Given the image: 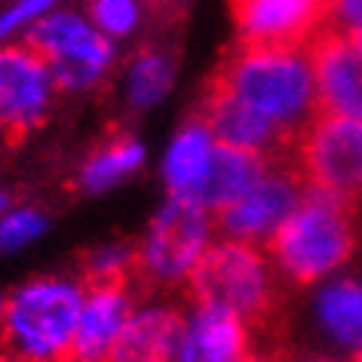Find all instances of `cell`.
Wrapping results in <instances>:
<instances>
[{
    "mask_svg": "<svg viewBox=\"0 0 362 362\" xmlns=\"http://www.w3.org/2000/svg\"><path fill=\"white\" fill-rule=\"evenodd\" d=\"M209 83L295 132H301L320 107L310 62L298 47L237 40Z\"/></svg>",
    "mask_w": 362,
    "mask_h": 362,
    "instance_id": "cell-1",
    "label": "cell"
},
{
    "mask_svg": "<svg viewBox=\"0 0 362 362\" xmlns=\"http://www.w3.org/2000/svg\"><path fill=\"white\" fill-rule=\"evenodd\" d=\"M86 279L40 274L6 292L0 313V350L6 359L59 362L71 359Z\"/></svg>",
    "mask_w": 362,
    "mask_h": 362,
    "instance_id": "cell-2",
    "label": "cell"
},
{
    "mask_svg": "<svg viewBox=\"0 0 362 362\" xmlns=\"http://www.w3.org/2000/svg\"><path fill=\"white\" fill-rule=\"evenodd\" d=\"M353 200L356 197L325 191L304 181L301 206L264 240L267 252L292 283L310 286L350 258Z\"/></svg>",
    "mask_w": 362,
    "mask_h": 362,
    "instance_id": "cell-3",
    "label": "cell"
},
{
    "mask_svg": "<svg viewBox=\"0 0 362 362\" xmlns=\"http://www.w3.org/2000/svg\"><path fill=\"white\" fill-rule=\"evenodd\" d=\"M215 240V215L200 200L169 197L135 243V276L148 288H178Z\"/></svg>",
    "mask_w": 362,
    "mask_h": 362,
    "instance_id": "cell-4",
    "label": "cell"
},
{
    "mask_svg": "<svg viewBox=\"0 0 362 362\" xmlns=\"http://www.w3.org/2000/svg\"><path fill=\"white\" fill-rule=\"evenodd\" d=\"M187 292L200 304H218L240 313L252 329H267L276 313L264 258L249 240H212L200 264L187 279Z\"/></svg>",
    "mask_w": 362,
    "mask_h": 362,
    "instance_id": "cell-5",
    "label": "cell"
},
{
    "mask_svg": "<svg viewBox=\"0 0 362 362\" xmlns=\"http://www.w3.org/2000/svg\"><path fill=\"white\" fill-rule=\"evenodd\" d=\"M28 43L49 62L62 93L74 95L95 93L120 62L117 43L95 28L83 6H71L65 0L37 22Z\"/></svg>",
    "mask_w": 362,
    "mask_h": 362,
    "instance_id": "cell-6",
    "label": "cell"
},
{
    "mask_svg": "<svg viewBox=\"0 0 362 362\" xmlns=\"http://www.w3.org/2000/svg\"><path fill=\"white\" fill-rule=\"evenodd\" d=\"M295 157L307 185L356 197L362 187V117L316 107L298 132Z\"/></svg>",
    "mask_w": 362,
    "mask_h": 362,
    "instance_id": "cell-7",
    "label": "cell"
},
{
    "mask_svg": "<svg viewBox=\"0 0 362 362\" xmlns=\"http://www.w3.org/2000/svg\"><path fill=\"white\" fill-rule=\"evenodd\" d=\"M59 95L49 62L28 40L0 43V111L13 135L40 129L56 111Z\"/></svg>",
    "mask_w": 362,
    "mask_h": 362,
    "instance_id": "cell-8",
    "label": "cell"
},
{
    "mask_svg": "<svg viewBox=\"0 0 362 362\" xmlns=\"http://www.w3.org/2000/svg\"><path fill=\"white\" fill-rule=\"evenodd\" d=\"M304 200L301 169H270L258 185H252L237 200L215 209V230L233 240L261 243L283 224Z\"/></svg>",
    "mask_w": 362,
    "mask_h": 362,
    "instance_id": "cell-9",
    "label": "cell"
},
{
    "mask_svg": "<svg viewBox=\"0 0 362 362\" xmlns=\"http://www.w3.org/2000/svg\"><path fill=\"white\" fill-rule=\"evenodd\" d=\"M307 62L322 111L362 117V49L344 28L325 25L307 43Z\"/></svg>",
    "mask_w": 362,
    "mask_h": 362,
    "instance_id": "cell-10",
    "label": "cell"
},
{
    "mask_svg": "<svg viewBox=\"0 0 362 362\" xmlns=\"http://www.w3.org/2000/svg\"><path fill=\"white\" fill-rule=\"evenodd\" d=\"M230 16L240 40L307 49L329 25V0H230Z\"/></svg>",
    "mask_w": 362,
    "mask_h": 362,
    "instance_id": "cell-11",
    "label": "cell"
},
{
    "mask_svg": "<svg viewBox=\"0 0 362 362\" xmlns=\"http://www.w3.org/2000/svg\"><path fill=\"white\" fill-rule=\"evenodd\" d=\"M200 117L218 141L249 148V151H261L274 160H283L288 151H295V141H298L295 129L270 120L267 114L255 111L252 105L240 102L237 95L224 93V89L212 86V83L206 89Z\"/></svg>",
    "mask_w": 362,
    "mask_h": 362,
    "instance_id": "cell-12",
    "label": "cell"
},
{
    "mask_svg": "<svg viewBox=\"0 0 362 362\" xmlns=\"http://www.w3.org/2000/svg\"><path fill=\"white\" fill-rule=\"evenodd\" d=\"M135 304L139 301H135L129 279H123V283H86L71 359L77 362L114 359L117 344L123 338Z\"/></svg>",
    "mask_w": 362,
    "mask_h": 362,
    "instance_id": "cell-13",
    "label": "cell"
},
{
    "mask_svg": "<svg viewBox=\"0 0 362 362\" xmlns=\"http://www.w3.org/2000/svg\"><path fill=\"white\" fill-rule=\"evenodd\" d=\"M252 325L240 313L218 304L194 301L185 313V332L178 344V359L187 362H237L252 359Z\"/></svg>",
    "mask_w": 362,
    "mask_h": 362,
    "instance_id": "cell-14",
    "label": "cell"
},
{
    "mask_svg": "<svg viewBox=\"0 0 362 362\" xmlns=\"http://www.w3.org/2000/svg\"><path fill=\"white\" fill-rule=\"evenodd\" d=\"M185 332V313L166 304H135L126 332L117 344L114 359L120 362H163L178 359Z\"/></svg>",
    "mask_w": 362,
    "mask_h": 362,
    "instance_id": "cell-15",
    "label": "cell"
},
{
    "mask_svg": "<svg viewBox=\"0 0 362 362\" xmlns=\"http://www.w3.org/2000/svg\"><path fill=\"white\" fill-rule=\"evenodd\" d=\"M212 151H215V135L200 114L181 123L178 132L169 139L166 153H163V163H160L166 194L191 197L194 200L206 178V169L212 163Z\"/></svg>",
    "mask_w": 362,
    "mask_h": 362,
    "instance_id": "cell-16",
    "label": "cell"
},
{
    "mask_svg": "<svg viewBox=\"0 0 362 362\" xmlns=\"http://www.w3.org/2000/svg\"><path fill=\"white\" fill-rule=\"evenodd\" d=\"M274 157L261 151H249V148H237V144H224L215 139V151H212V163L206 169V178L197 191L194 200H200L206 209H221L230 200H237L240 194H246L252 185H258L261 178L274 169Z\"/></svg>",
    "mask_w": 362,
    "mask_h": 362,
    "instance_id": "cell-17",
    "label": "cell"
},
{
    "mask_svg": "<svg viewBox=\"0 0 362 362\" xmlns=\"http://www.w3.org/2000/svg\"><path fill=\"white\" fill-rule=\"evenodd\" d=\"M144 160H148V148L135 135H114V139L95 144L77 166V191L86 197H102L132 175H139Z\"/></svg>",
    "mask_w": 362,
    "mask_h": 362,
    "instance_id": "cell-18",
    "label": "cell"
},
{
    "mask_svg": "<svg viewBox=\"0 0 362 362\" xmlns=\"http://www.w3.org/2000/svg\"><path fill=\"white\" fill-rule=\"evenodd\" d=\"M175 86V56L163 47H141L120 71V98L129 111L157 107Z\"/></svg>",
    "mask_w": 362,
    "mask_h": 362,
    "instance_id": "cell-19",
    "label": "cell"
},
{
    "mask_svg": "<svg viewBox=\"0 0 362 362\" xmlns=\"http://www.w3.org/2000/svg\"><path fill=\"white\" fill-rule=\"evenodd\" d=\"M320 313L334 338L362 347V286L338 283L329 288L320 301Z\"/></svg>",
    "mask_w": 362,
    "mask_h": 362,
    "instance_id": "cell-20",
    "label": "cell"
},
{
    "mask_svg": "<svg viewBox=\"0 0 362 362\" xmlns=\"http://www.w3.org/2000/svg\"><path fill=\"white\" fill-rule=\"evenodd\" d=\"M83 10L95 28L114 43L132 40L148 19L144 0H83Z\"/></svg>",
    "mask_w": 362,
    "mask_h": 362,
    "instance_id": "cell-21",
    "label": "cell"
},
{
    "mask_svg": "<svg viewBox=\"0 0 362 362\" xmlns=\"http://www.w3.org/2000/svg\"><path fill=\"white\" fill-rule=\"evenodd\" d=\"M49 230V215L37 206H10L0 215V255H19Z\"/></svg>",
    "mask_w": 362,
    "mask_h": 362,
    "instance_id": "cell-22",
    "label": "cell"
},
{
    "mask_svg": "<svg viewBox=\"0 0 362 362\" xmlns=\"http://www.w3.org/2000/svg\"><path fill=\"white\" fill-rule=\"evenodd\" d=\"M135 276V243L111 240L98 243L83 258V279L86 283H123Z\"/></svg>",
    "mask_w": 362,
    "mask_h": 362,
    "instance_id": "cell-23",
    "label": "cell"
},
{
    "mask_svg": "<svg viewBox=\"0 0 362 362\" xmlns=\"http://www.w3.org/2000/svg\"><path fill=\"white\" fill-rule=\"evenodd\" d=\"M62 0H6L0 6V43L28 40L37 22L49 10H56Z\"/></svg>",
    "mask_w": 362,
    "mask_h": 362,
    "instance_id": "cell-24",
    "label": "cell"
},
{
    "mask_svg": "<svg viewBox=\"0 0 362 362\" xmlns=\"http://www.w3.org/2000/svg\"><path fill=\"white\" fill-rule=\"evenodd\" d=\"M329 25H362V0H329Z\"/></svg>",
    "mask_w": 362,
    "mask_h": 362,
    "instance_id": "cell-25",
    "label": "cell"
},
{
    "mask_svg": "<svg viewBox=\"0 0 362 362\" xmlns=\"http://www.w3.org/2000/svg\"><path fill=\"white\" fill-rule=\"evenodd\" d=\"M347 37L362 49V25H350V28H347Z\"/></svg>",
    "mask_w": 362,
    "mask_h": 362,
    "instance_id": "cell-26",
    "label": "cell"
},
{
    "mask_svg": "<svg viewBox=\"0 0 362 362\" xmlns=\"http://www.w3.org/2000/svg\"><path fill=\"white\" fill-rule=\"evenodd\" d=\"M10 206H13V203H10V194H6V191H0V215H4L6 209H10Z\"/></svg>",
    "mask_w": 362,
    "mask_h": 362,
    "instance_id": "cell-27",
    "label": "cell"
},
{
    "mask_svg": "<svg viewBox=\"0 0 362 362\" xmlns=\"http://www.w3.org/2000/svg\"><path fill=\"white\" fill-rule=\"evenodd\" d=\"M10 135V126H6V117H4V111H0V141Z\"/></svg>",
    "mask_w": 362,
    "mask_h": 362,
    "instance_id": "cell-28",
    "label": "cell"
},
{
    "mask_svg": "<svg viewBox=\"0 0 362 362\" xmlns=\"http://www.w3.org/2000/svg\"><path fill=\"white\" fill-rule=\"evenodd\" d=\"M4 307H6V292H0V313H4Z\"/></svg>",
    "mask_w": 362,
    "mask_h": 362,
    "instance_id": "cell-29",
    "label": "cell"
},
{
    "mask_svg": "<svg viewBox=\"0 0 362 362\" xmlns=\"http://www.w3.org/2000/svg\"><path fill=\"white\" fill-rule=\"evenodd\" d=\"M356 359H362V347H356Z\"/></svg>",
    "mask_w": 362,
    "mask_h": 362,
    "instance_id": "cell-30",
    "label": "cell"
},
{
    "mask_svg": "<svg viewBox=\"0 0 362 362\" xmlns=\"http://www.w3.org/2000/svg\"><path fill=\"white\" fill-rule=\"evenodd\" d=\"M169 4H185V0H169Z\"/></svg>",
    "mask_w": 362,
    "mask_h": 362,
    "instance_id": "cell-31",
    "label": "cell"
},
{
    "mask_svg": "<svg viewBox=\"0 0 362 362\" xmlns=\"http://www.w3.org/2000/svg\"><path fill=\"white\" fill-rule=\"evenodd\" d=\"M0 359H6V356H4V350H0Z\"/></svg>",
    "mask_w": 362,
    "mask_h": 362,
    "instance_id": "cell-32",
    "label": "cell"
}]
</instances>
